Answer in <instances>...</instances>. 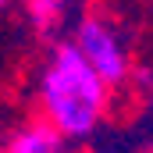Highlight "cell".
<instances>
[{"instance_id":"cell-1","label":"cell","mask_w":153,"mask_h":153,"mask_svg":"<svg viewBox=\"0 0 153 153\" xmlns=\"http://www.w3.org/2000/svg\"><path fill=\"white\" fill-rule=\"evenodd\" d=\"M39 111L64 139H89L107 114L111 89L107 82L89 68L71 39L53 43L50 61L39 71Z\"/></svg>"},{"instance_id":"cell-2","label":"cell","mask_w":153,"mask_h":153,"mask_svg":"<svg viewBox=\"0 0 153 153\" xmlns=\"http://www.w3.org/2000/svg\"><path fill=\"white\" fill-rule=\"evenodd\" d=\"M75 43L82 50V57L89 61V68L107 82V89H117L125 85L128 75H132V61H128V50L117 36V29L111 22L96 18V14H85L75 25Z\"/></svg>"},{"instance_id":"cell-3","label":"cell","mask_w":153,"mask_h":153,"mask_svg":"<svg viewBox=\"0 0 153 153\" xmlns=\"http://www.w3.org/2000/svg\"><path fill=\"white\" fill-rule=\"evenodd\" d=\"M61 150H64V135L43 117L18 128L7 143V153H61Z\"/></svg>"},{"instance_id":"cell-4","label":"cell","mask_w":153,"mask_h":153,"mask_svg":"<svg viewBox=\"0 0 153 153\" xmlns=\"http://www.w3.org/2000/svg\"><path fill=\"white\" fill-rule=\"evenodd\" d=\"M71 4H75V0H25V14H29L32 29H36L43 39H53L64 29Z\"/></svg>"},{"instance_id":"cell-5","label":"cell","mask_w":153,"mask_h":153,"mask_svg":"<svg viewBox=\"0 0 153 153\" xmlns=\"http://www.w3.org/2000/svg\"><path fill=\"white\" fill-rule=\"evenodd\" d=\"M11 4H14V0H0V11H7V7H11Z\"/></svg>"}]
</instances>
